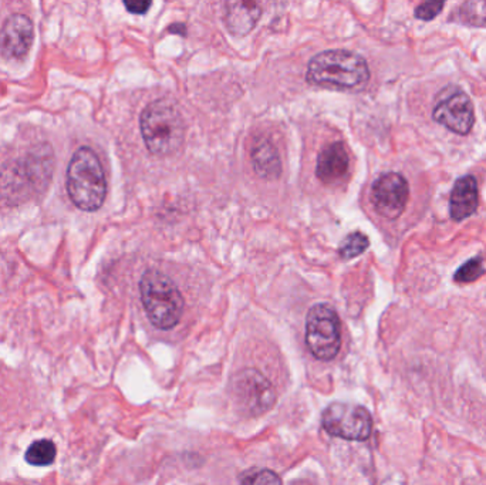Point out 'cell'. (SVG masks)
Listing matches in <instances>:
<instances>
[{"label": "cell", "mask_w": 486, "mask_h": 485, "mask_svg": "<svg viewBox=\"0 0 486 485\" xmlns=\"http://www.w3.org/2000/svg\"><path fill=\"white\" fill-rule=\"evenodd\" d=\"M307 82L327 89L360 90L369 83L366 59L350 50H326L312 57L307 66Z\"/></svg>", "instance_id": "1"}, {"label": "cell", "mask_w": 486, "mask_h": 485, "mask_svg": "<svg viewBox=\"0 0 486 485\" xmlns=\"http://www.w3.org/2000/svg\"><path fill=\"white\" fill-rule=\"evenodd\" d=\"M70 200L79 210L94 213L103 207L107 195V180L102 161L90 147L75 151L65 177Z\"/></svg>", "instance_id": "2"}, {"label": "cell", "mask_w": 486, "mask_h": 485, "mask_svg": "<svg viewBox=\"0 0 486 485\" xmlns=\"http://www.w3.org/2000/svg\"><path fill=\"white\" fill-rule=\"evenodd\" d=\"M141 135L151 154L164 157L180 150L185 140V123L180 110L168 100H155L143 110Z\"/></svg>", "instance_id": "3"}, {"label": "cell", "mask_w": 486, "mask_h": 485, "mask_svg": "<svg viewBox=\"0 0 486 485\" xmlns=\"http://www.w3.org/2000/svg\"><path fill=\"white\" fill-rule=\"evenodd\" d=\"M140 293L145 313L155 328L170 331L180 323L185 301L170 276L158 269H148L141 278Z\"/></svg>", "instance_id": "4"}, {"label": "cell", "mask_w": 486, "mask_h": 485, "mask_svg": "<svg viewBox=\"0 0 486 485\" xmlns=\"http://www.w3.org/2000/svg\"><path fill=\"white\" fill-rule=\"evenodd\" d=\"M306 343L319 361H333L342 346V323L339 315L327 303L312 306L306 318Z\"/></svg>", "instance_id": "5"}, {"label": "cell", "mask_w": 486, "mask_h": 485, "mask_svg": "<svg viewBox=\"0 0 486 485\" xmlns=\"http://www.w3.org/2000/svg\"><path fill=\"white\" fill-rule=\"evenodd\" d=\"M232 396L241 411L249 416H261L276 403L273 386L256 369H245L233 377Z\"/></svg>", "instance_id": "6"}, {"label": "cell", "mask_w": 486, "mask_h": 485, "mask_svg": "<svg viewBox=\"0 0 486 485\" xmlns=\"http://www.w3.org/2000/svg\"><path fill=\"white\" fill-rule=\"evenodd\" d=\"M322 424L330 436L349 441H364L372 430V420L369 411L359 404H330L322 416Z\"/></svg>", "instance_id": "7"}, {"label": "cell", "mask_w": 486, "mask_h": 485, "mask_svg": "<svg viewBox=\"0 0 486 485\" xmlns=\"http://www.w3.org/2000/svg\"><path fill=\"white\" fill-rule=\"evenodd\" d=\"M432 115L435 122L460 135H467L475 123L472 102L457 87L442 90Z\"/></svg>", "instance_id": "8"}, {"label": "cell", "mask_w": 486, "mask_h": 485, "mask_svg": "<svg viewBox=\"0 0 486 485\" xmlns=\"http://www.w3.org/2000/svg\"><path fill=\"white\" fill-rule=\"evenodd\" d=\"M410 188L407 180L399 173H385L374 181L372 201L374 210L382 218L395 220L407 207Z\"/></svg>", "instance_id": "9"}, {"label": "cell", "mask_w": 486, "mask_h": 485, "mask_svg": "<svg viewBox=\"0 0 486 485\" xmlns=\"http://www.w3.org/2000/svg\"><path fill=\"white\" fill-rule=\"evenodd\" d=\"M33 24L25 15L7 17L0 30V50L5 57L22 59L29 53L33 43Z\"/></svg>", "instance_id": "10"}, {"label": "cell", "mask_w": 486, "mask_h": 485, "mask_svg": "<svg viewBox=\"0 0 486 485\" xmlns=\"http://www.w3.org/2000/svg\"><path fill=\"white\" fill-rule=\"evenodd\" d=\"M350 157L342 142L330 143L317 157L316 175L323 184L340 183L349 173Z\"/></svg>", "instance_id": "11"}, {"label": "cell", "mask_w": 486, "mask_h": 485, "mask_svg": "<svg viewBox=\"0 0 486 485\" xmlns=\"http://www.w3.org/2000/svg\"><path fill=\"white\" fill-rule=\"evenodd\" d=\"M478 208V184L472 175H465L455 183L450 198V213L452 220L470 218Z\"/></svg>", "instance_id": "12"}, {"label": "cell", "mask_w": 486, "mask_h": 485, "mask_svg": "<svg viewBox=\"0 0 486 485\" xmlns=\"http://www.w3.org/2000/svg\"><path fill=\"white\" fill-rule=\"evenodd\" d=\"M261 16V6L253 2L226 4L225 25L235 36H246L256 26Z\"/></svg>", "instance_id": "13"}, {"label": "cell", "mask_w": 486, "mask_h": 485, "mask_svg": "<svg viewBox=\"0 0 486 485\" xmlns=\"http://www.w3.org/2000/svg\"><path fill=\"white\" fill-rule=\"evenodd\" d=\"M252 164L259 177L263 180H276L282 174V161L278 148L269 138H258L252 148Z\"/></svg>", "instance_id": "14"}, {"label": "cell", "mask_w": 486, "mask_h": 485, "mask_svg": "<svg viewBox=\"0 0 486 485\" xmlns=\"http://www.w3.org/2000/svg\"><path fill=\"white\" fill-rule=\"evenodd\" d=\"M57 449L53 441L50 440H39L35 441L32 446L27 449L26 461L32 466L45 467L53 464L56 460Z\"/></svg>", "instance_id": "15"}, {"label": "cell", "mask_w": 486, "mask_h": 485, "mask_svg": "<svg viewBox=\"0 0 486 485\" xmlns=\"http://www.w3.org/2000/svg\"><path fill=\"white\" fill-rule=\"evenodd\" d=\"M370 246L369 238L362 233H352L344 238L343 242L340 245L339 255L342 260L349 261L356 256L362 255Z\"/></svg>", "instance_id": "16"}, {"label": "cell", "mask_w": 486, "mask_h": 485, "mask_svg": "<svg viewBox=\"0 0 486 485\" xmlns=\"http://www.w3.org/2000/svg\"><path fill=\"white\" fill-rule=\"evenodd\" d=\"M458 19L463 24L481 26L486 22V2H468L458 10Z\"/></svg>", "instance_id": "17"}, {"label": "cell", "mask_w": 486, "mask_h": 485, "mask_svg": "<svg viewBox=\"0 0 486 485\" xmlns=\"http://www.w3.org/2000/svg\"><path fill=\"white\" fill-rule=\"evenodd\" d=\"M241 485H282V480L272 470H248L241 476Z\"/></svg>", "instance_id": "18"}, {"label": "cell", "mask_w": 486, "mask_h": 485, "mask_svg": "<svg viewBox=\"0 0 486 485\" xmlns=\"http://www.w3.org/2000/svg\"><path fill=\"white\" fill-rule=\"evenodd\" d=\"M485 266H483L482 260L481 258H473V260L468 261L463 263L457 273H455V282L458 283H471L475 282L481 276L485 275Z\"/></svg>", "instance_id": "19"}, {"label": "cell", "mask_w": 486, "mask_h": 485, "mask_svg": "<svg viewBox=\"0 0 486 485\" xmlns=\"http://www.w3.org/2000/svg\"><path fill=\"white\" fill-rule=\"evenodd\" d=\"M442 9H444L442 2H425L415 9V17L428 22V20L435 19Z\"/></svg>", "instance_id": "20"}, {"label": "cell", "mask_w": 486, "mask_h": 485, "mask_svg": "<svg viewBox=\"0 0 486 485\" xmlns=\"http://www.w3.org/2000/svg\"><path fill=\"white\" fill-rule=\"evenodd\" d=\"M125 9L133 15H145L151 7V2H125Z\"/></svg>", "instance_id": "21"}]
</instances>
